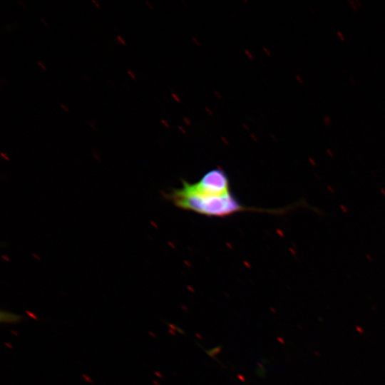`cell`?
<instances>
[{
    "instance_id": "obj_1",
    "label": "cell",
    "mask_w": 385,
    "mask_h": 385,
    "mask_svg": "<svg viewBox=\"0 0 385 385\" xmlns=\"http://www.w3.org/2000/svg\"><path fill=\"white\" fill-rule=\"evenodd\" d=\"M178 208L207 217H225L244 211L263 212L262 209L242 205L232 191L220 192L199 186L196 183L182 181V186L165 194Z\"/></svg>"
},
{
    "instance_id": "obj_2",
    "label": "cell",
    "mask_w": 385,
    "mask_h": 385,
    "mask_svg": "<svg viewBox=\"0 0 385 385\" xmlns=\"http://www.w3.org/2000/svg\"><path fill=\"white\" fill-rule=\"evenodd\" d=\"M0 321L1 323H18L23 320L26 319L22 315L16 314L9 312L8 311L1 310L0 312Z\"/></svg>"
},
{
    "instance_id": "obj_3",
    "label": "cell",
    "mask_w": 385,
    "mask_h": 385,
    "mask_svg": "<svg viewBox=\"0 0 385 385\" xmlns=\"http://www.w3.org/2000/svg\"><path fill=\"white\" fill-rule=\"evenodd\" d=\"M347 3L349 4L350 7L354 12H356L358 10L359 7L357 4H356L355 1L347 0Z\"/></svg>"
},
{
    "instance_id": "obj_4",
    "label": "cell",
    "mask_w": 385,
    "mask_h": 385,
    "mask_svg": "<svg viewBox=\"0 0 385 385\" xmlns=\"http://www.w3.org/2000/svg\"><path fill=\"white\" fill-rule=\"evenodd\" d=\"M323 123L327 125V126H329L332 125V120L331 119V118L329 116V115H324L323 117Z\"/></svg>"
},
{
    "instance_id": "obj_5",
    "label": "cell",
    "mask_w": 385,
    "mask_h": 385,
    "mask_svg": "<svg viewBox=\"0 0 385 385\" xmlns=\"http://www.w3.org/2000/svg\"><path fill=\"white\" fill-rule=\"evenodd\" d=\"M337 35L338 36V37L339 38V39L342 41H345V37L343 34V33L339 31V30H337Z\"/></svg>"
},
{
    "instance_id": "obj_6",
    "label": "cell",
    "mask_w": 385,
    "mask_h": 385,
    "mask_svg": "<svg viewBox=\"0 0 385 385\" xmlns=\"http://www.w3.org/2000/svg\"><path fill=\"white\" fill-rule=\"evenodd\" d=\"M116 40H118L119 41L120 44H122V45H124V46L126 44L124 38L119 34L117 35V39Z\"/></svg>"
},
{
    "instance_id": "obj_7",
    "label": "cell",
    "mask_w": 385,
    "mask_h": 385,
    "mask_svg": "<svg viewBox=\"0 0 385 385\" xmlns=\"http://www.w3.org/2000/svg\"><path fill=\"white\" fill-rule=\"evenodd\" d=\"M26 313L29 317H32L33 319H34L36 320H38V317L34 314H33L32 312H31L29 311H26Z\"/></svg>"
},
{
    "instance_id": "obj_8",
    "label": "cell",
    "mask_w": 385,
    "mask_h": 385,
    "mask_svg": "<svg viewBox=\"0 0 385 385\" xmlns=\"http://www.w3.org/2000/svg\"><path fill=\"white\" fill-rule=\"evenodd\" d=\"M127 72H128V73L129 74V76H130V77H132L133 79H135V76L133 75V72L131 71V69H128V70H127Z\"/></svg>"
},
{
    "instance_id": "obj_9",
    "label": "cell",
    "mask_w": 385,
    "mask_h": 385,
    "mask_svg": "<svg viewBox=\"0 0 385 385\" xmlns=\"http://www.w3.org/2000/svg\"><path fill=\"white\" fill-rule=\"evenodd\" d=\"M60 106H61L66 112H68V111H69V110L68 109V108H67L65 105H63V103H61V104H60Z\"/></svg>"
},
{
    "instance_id": "obj_10",
    "label": "cell",
    "mask_w": 385,
    "mask_h": 385,
    "mask_svg": "<svg viewBox=\"0 0 385 385\" xmlns=\"http://www.w3.org/2000/svg\"><path fill=\"white\" fill-rule=\"evenodd\" d=\"M37 63L38 66H40L41 67L42 69L43 70H46V68L43 65V63L38 61H37Z\"/></svg>"
},
{
    "instance_id": "obj_11",
    "label": "cell",
    "mask_w": 385,
    "mask_h": 385,
    "mask_svg": "<svg viewBox=\"0 0 385 385\" xmlns=\"http://www.w3.org/2000/svg\"><path fill=\"white\" fill-rule=\"evenodd\" d=\"M354 1H355L356 4H357L359 8L361 6V5H362L361 1H360L359 0H354Z\"/></svg>"
},
{
    "instance_id": "obj_12",
    "label": "cell",
    "mask_w": 385,
    "mask_h": 385,
    "mask_svg": "<svg viewBox=\"0 0 385 385\" xmlns=\"http://www.w3.org/2000/svg\"><path fill=\"white\" fill-rule=\"evenodd\" d=\"M40 20H41V22L43 23L44 25H46V26H48V24H47L46 20H44L42 17H40Z\"/></svg>"
},
{
    "instance_id": "obj_13",
    "label": "cell",
    "mask_w": 385,
    "mask_h": 385,
    "mask_svg": "<svg viewBox=\"0 0 385 385\" xmlns=\"http://www.w3.org/2000/svg\"><path fill=\"white\" fill-rule=\"evenodd\" d=\"M17 1H18V3H19L22 7L26 8V5L24 4V2H22V1H19V0H18Z\"/></svg>"
},
{
    "instance_id": "obj_14",
    "label": "cell",
    "mask_w": 385,
    "mask_h": 385,
    "mask_svg": "<svg viewBox=\"0 0 385 385\" xmlns=\"http://www.w3.org/2000/svg\"><path fill=\"white\" fill-rule=\"evenodd\" d=\"M349 80H350V81L351 82V83H352L353 85H356V82H355V79H354V78H353L352 77H350V78H349Z\"/></svg>"
},
{
    "instance_id": "obj_15",
    "label": "cell",
    "mask_w": 385,
    "mask_h": 385,
    "mask_svg": "<svg viewBox=\"0 0 385 385\" xmlns=\"http://www.w3.org/2000/svg\"><path fill=\"white\" fill-rule=\"evenodd\" d=\"M92 1H93V3H95L96 6L98 9H100V6H99V4H98V1L93 0Z\"/></svg>"
},
{
    "instance_id": "obj_16",
    "label": "cell",
    "mask_w": 385,
    "mask_h": 385,
    "mask_svg": "<svg viewBox=\"0 0 385 385\" xmlns=\"http://www.w3.org/2000/svg\"><path fill=\"white\" fill-rule=\"evenodd\" d=\"M86 376H85L84 374L83 375V377L85 379H86V380L88 381L89 382H92V380H91L89 378H88V377H86Z\"/></svg>"
},
{
    "instance_id": "obj_17",
    "label": "cell",
    "mask_w": 385,
    "mask_h": 385,
    "mask_svg": "<svg viewBox=\"0 0 385 385\" xmlns=\"http://www.w3.org/2000/svg\"><path fill=\"white\" fill-rule=\"evenodd\" d=\"M11 332H13L16 335H18V333L14 332L13 330H11Z\"/></svg>"
}]
</instances>
